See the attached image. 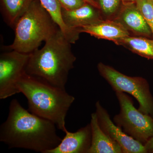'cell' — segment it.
Returning <instances> with one entry per match:
<instances>
[{"label":"cell","mask_w":153,"mask_h":153,"mask_svg":"<svg viewBox=\"0 0 153 153\" xmlns=\"http://www.w3.org/2000/svg\"><path fill=\"white\" fill-rule=\"evenodd\" d=\"M56 127L51 121L25 109L14 99L9 105L7 118L0 127V141L10 149L48 153L62 140L57 134Z\"/></svg>","instance_id":"obj_1"},{"label":"cell","mask_w":153,"mask_h":153,"mask_svg":"<svg viewBox=\"0 0 153 153\" xmlns=\"http://www.w3.org/2000/svg\"><path fill=\"white\" fill-rule=\"evenodd\" d=\"M45 42L42 49L30 54L25 73L66 89L69 71L76 59L71 44L59 28Z\"/></svg>","instance_id":"obj_2"},{"label":"cell","mask_w":153,"mask_h":153,"mask_svg":"<svg viewBox=\"0 0 153 153\" xmlns=\"http://www.w3.org/2000/svg\"><path fill=\"white\" fill-rule=\"evenodd\" d=\"M18 86L20 93L27 100L30 112L51 121L64 132L66 129L65 119L75 100L74 97L66 89L53 86L25 72Z\"/></svg>","instance_id":"obj_3"},{"label":"cell","mask_w":153,"mask_h":153,"mask_svg":"<svg viewBox=\"0 0 153 153\" xmlns=\"http://www.w3.org/2000/svg\"><path fill=\"white\" fill-rule=\"evenodd\" d=\"M59 28L40 0H34L16 24L13 42L7 49L32 53Z\"/></svg>","instance_id":"obj_4"},{"label":"cell","mask_w":153,"mask_h":153,"mask_svg":"<svg viewBox=\"0 0 153 153\" xmlns=\"http://www.w3.org/2000/svg\"><path fill=\"white\" fill-rule=\"evenodd\" d=\"M97 68L100 75L116 91L131 94L139 103V110L153 116V98L146 79L139 76H127L102 63H99Z\"/></svg>","instance_id":"obj_5"},{"label":"cell","mask_w":153,"mask_h":153,"mask_svg":"<svg viewBox=\"0 0 153 153\" xmlns=\"http://www.w3.org/2000/svg\"><path fill=\"white\" fill-rule=\"evenodd\" d=\"M120 111L114 117L117 125L129 136L144 145L153 137V118L134 106L131 98L122 91H116Z\"/></svg>","instance_id":"obj_6"},{"label":"cell","mask_w":153,"mask_h":153,"mask_svg":"<svg viewBox=\"0 0 153 153\" xmlns=\"http://www.w3.org/2000/svg\"><path fill=\"white\" fill-rule=\"evenodd\" d=\"M31 54V53H30ZM30 54L11 50L0 56V99L20 93L18 83L25 72Z\"/></svg>","instance_id":"obj_7"},{"label":"cell","mask_w":153,"mask_h":153,"mask_svg":"<svg viewBox=\"0 0 153 153\" xmlns=\"http://www.w3.org/2000/svg\"><path fill=\"white\" fill-rule=\"evenodd\" d=\"M99 123L102 130L121 148L123 153H146L144 145L129 136L120 127L114 124L111 120L107 111L102 106L99 102L96 103Z\"/></svg>","instance_id":"obj_8"},{"label":"cell","mask_w":153,"mask_h":153,"mask_svg":"<svg viewBox=\"0 0 153 153\" xmlns=\"http://www.w3.org/2000/svg\"><path fill=\"white\" fill-rule=\"evenodd\" d=\"M65 137L55 149L48 153H88L91 141L90 124L79 129L75 132L65 131Z\"/></svg>","instance_id":"obj_9"},{"label":"cell","mask_w":153,"mask_h":153,"mask_svg":"<svg viewBox=\"0 0 153 153\" xmlns=\"http://www.w3.org/2000/svg\"><path fill=\"white\" fill-rule=\"evenodd\" d=\"M80 33H85L98 38L112 41L116 44L121 38L130 36L128 30L117 21L102 20L91 25L78 28Z\"/></svg>","instance_id":"obj_10"},{"label":"cell","mask_w":153,"mask_h":153,"mask_svg":"<svg viewBox=\"0 0 153 153\" xmlns=\"http://www.w3.org/2000/svg\"><path fill=\"white\" fill-rule=\"evenodd\" d=\"M116 21L121 23L128 32L138 36L150 37V28L146 22L136 4L123 5Z\"/></svg>","instance_id":"obj_11"},{"label":"cell","mask_w":153,"mask_h":153,"mask_svg":"<svg viewBox=\"0 0 153 153\" xmlns=\"http://www.w3.org/2000/svg\"><path fill=\"white\" fill-rule=\"evenodd\" d=\"M90 4L75 10H68L62 8L63 22L69 29H78L82 26L91 25L102 20L100 11Z\"/></svg>","instance_id":"obj_12"},{"label":"cell","mask_w":153,"mask_h":153,"mask_svg":"<svg viewBox=\"0 0 153 153\" xmlns=\"http://www.w3.org/2000/svg\"><path fill=\"white\" fill-rule=\"evenodd\" d=\"M91 141L87 153H121L119 145L101 128L96 112L91 115L90 123Z\"/></svg>","instance_id":"obj_13"},{"label":"cell","mask_w":153,"mask_h":153,"mask_svg":"<svg viewBox=\"0 0 153 153\" xmlns=\"http://www.w3.org/2000/svg\"><path fill=\"white\" fill-rule=\"evenodd\" d=\"M55 24L62 31L66 39L71 44L79 39L80 33L77 29L68 28L64 24L62 16V7L58 0H40Z\"/></svg>","instance_id":"obj_14"},{"label":"cell","mask_w":153,"mask_h":153,"mask_svg":"<svg viewBox=\"0 0 153 153\" xmlns=\"http://www.w3.org/2000/svg\"><path fill=\"white\" fill-rule=\"evenodd\" d=\"M34 0H1V10L5 21L15 28L16 24Z\"/></svg>","instance_id":"obj_15"},{"label":"cell","mask_w":153,"mask_h":153,"mask_svg":"<svg viewBox=\"0 0 153 153\" xmlns=\"http://www.w3.org/2000/svg\"><path fill=\"white\" fill-rule=\"evenodd\" d=\"M138 55L153 59V40L142 36H128L121 38L117 42Z\"/></svg>","instance_id":"obj_16"},{"label":"cell","mask_w":153,"mask_h":153,"mask_svg":"<svg viewBox=\"0 0 153 153\" xmlns=\"http://www.w3.org/2000/svg\"><path fill=\"white\" fill-rule=\"evenodd\" d=\"M136 5L150 28L153 36L152 0H137Z\"/></svg>","instance_id":"obj_17"},{"label":"cell","mask_w":153,"mask_h":153,"mask_svg":"<svg viewBox=\"0 0 153 153\" xmlns=\"http://www.w3.org/2000/svg\"><path fill=\"white\" fill-rule=\"evenodd\" d=\"M99 6L100 10L106 16L115 13L119 8L121 0H94Z\"/></svg>","instance_id":"obj_18"},{"label":"cell","mask_w":153,"mask_h":153,"mask_svg":"<svg viewBox=\"0 0 153 153\" xmlns=\"http://www.w3.org/2000/svg\"><path fill=\"white\" fill-rule=\"evenodd\" d=\"M63 8L68 10H75L86 4L85 0H58Z\"/></svg>","instance_id":"obj_19"},{"label":"cell","mask_w":153,"mask_h":153,"mask_svg":"<svg viewBox=\"0 0 153 153\" xmlns=\"http://www.w3.org/2000/svg\"><path fill=\"white\" fill-rule=\"evenodd\" d=\"M147 152L153 153V137L151 138L144 145Z\"/></svg>","instance_id":"obj_20"},{"label":"cell","mask_w":153,"mask_h":153,"mask_svg":"<svg viewBox=\"0 0 153 153\" xmlns=\"http://www.w3.org/2000/svg\"><path fill=\"white\" fill-rule=\"evenodd\" d=\"M121 1L123 5H128L136 4L137 0H121Z\"/></svg>","instance_id":"obj_21"},{"label":"cell","mask_w":153,"mask_h":153,"mask_svg":"<svg viewBox=\"0 0 153 153\" xmlns=\"http://www.w3.org/2000/svg\"><path fill=\"white\" fill-rule=\"evenodd\" d=\"M85 1L86 2L90 4L91 5L93 6L94 7L100 10L99 6L98 4L94 0H85Z\"/></svg>","instance_id":"obj_22"}]
</instances>
